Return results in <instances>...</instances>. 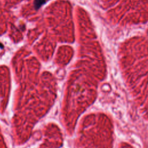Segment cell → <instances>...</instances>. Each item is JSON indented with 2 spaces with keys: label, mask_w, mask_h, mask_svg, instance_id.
Listing matches in <instances>:
<instances>
[{
  "label": "cell",
  "mask_w": 148,
  "mask_h": 148,
  "mask_svg": "<svg viewBox=\"0 0 148 148\" xmlns=\"http://www.w3.org/2000/svg\"><path fill=\"white\" fill-rule=\"evenodd\" d=\"M45 2V0H35V7L36 9H39L43 4Z\"/></svg>",
  "instance_id": "cell-1"
},
{
  "label": "cell",
  "mask_w": 148,
  "mask_h": 148,
  "mask_svg": "<svg viewBox=\"0 0 148 148\" xmlns=\"http://www.w3.org/2000/svg\"><path fill=\"white\" fill-rule=\"evenodd\" d=\"M0 47L1 48H3V45L1 43H0Z\"/></svg>",
  "instance_id": "cell-2"
}]
</instances>
